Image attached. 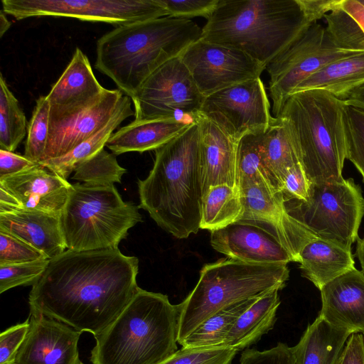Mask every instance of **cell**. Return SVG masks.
<instances>
[{
  "label": "cell",
  "mask_w": 364,
  "mask_h": 364,
  "mask_svg": "<svg viewBox=\"0 0 364 364\" xmlns=\"http://www.w3.org/2000/svg\"><path fill=\"white\" fill-rule=\"evenodd\" d=\"M139 259L119 248L65 250L50 259L29 294L30 311L94 337L119 316L138 291Z\"/></svg>",
  "instance_id": "cell-1"
},
{
  "label": "cell",
  "mask_w": 364,
  "mask_h": 364,
  "mask_svg": "<svg viewBox=\"0 0 364 364\" xmlns=\"http://www.w3.org/2000/svg\"><path fill=\"white\" fill-rule=\"evenodd\" d=\"M198 123L155 150L148 176L138 180L140 203L163 230L184 239L200 229L203 187Z\"/></svg>",
  "instance_id": "cell-2"
},
{
  "label": "cell",
  "mask_w": 364,
  "mask_h": 364,
  "mask_svg": "<svg viewBox=\"0 0 364 364\" xmlns=\"http://www.w3.org/2000/svg\"><path fill=\"white\" fill-rule=\"evenodd\" d=\"M201 36L192 20L169 16L117 26L98 39L95 67L132 98L157 68Z\"/></svg>",
  "instance_id": "cell-3"
},
{
  "label": "cell",
  "mask_w": 364,
  "mask_h": 364,
  "mask_svg": "<svg viewBox=\"0 0 364 364\" xmlns=\"http://www.w3.org/2000/svg\"><path fill=\"white\" fill-rule=\"evenodd\" d=\"M314 23L300 0H219L201 38L241 50L266 68Z\"/></svg>",
  "instance_id": "cell-4"
},
{
  "label": "cell",
  "mask_w": 364,
  "mask_h": 364,
  "mask_svg": "<svg viewBox=\"0 0 364 364\" xmlns=\"http://www.w3.org/2000/svg\"><path fill=\"white\" fill-rule=\"evenodd\" d=\"M179 304L139 288L119 316L95 336L92 364H159L177 350Z\"/></svg>",
  "instance_id": "cell-5"
},
{
  "label": "cell",
  "mask_w": 364,
  "mask_h": 364,
  "mask_svg": "<svg viewBox=\"0 0 364 364\" xmlns=\"http://www.w3.org/2000/svg\"><path fill=\"white\" fill-rule=\"evenodd\" d=\"M344 101L322 90L291 93L277 118L311 183L341 181L346 158Z\"/></svg>",
  "instance_id": "cell-6"
},
{
  "label": "cell",
  "mask_w": 364,
  "mask_h": 364,
  "mask_svg": "<svg viewBox=\"0 0 364 364\" xmlns=\"http://www.w3.org/2000/svg\"><path fill=\"white\" fill-rule=\"evenodd\" d=\"M287 264H257L223 258L205 264L199 279L180 306L177 341L184 339L216 313L273 289L289 279Z\"/></svg>",
  "instance_id": "cell-7"
},
{
  "label": "cell",
  "mask_w": 364,
  "mask_h": 364,
  "mask_svg": "<svg viewBox=\"0 0 364 364\" xmlns=\"http://www.w3.org/2000/svg\"><path fill=\"white\" fill-rule=\"evenodd\" d=\"M60 220L66 248L84 252L118 248L142 217L114 185L77 183L71 184Z\"/></svg>",
  "instance_id": "cell-8"
},
{
  "label": "cell",
  "mask_w": 364,
  "mask_h": 364,
  "mask_svg": "<svg viewBox=\"0 0 364 364\" xmlns=\"http://www.w3.org/2000/svg\"><path fill=\"white\" fill-rule=\"evenodd\" d=\"M289 214L311 235L351 250L364 216L361 188L352 178L311 183L304 201L286 203Z\"/></svg>",
  "instance_id": "cell-9"
},
{
  "label": "cell",
  "mask_w": 364,
  "mask_h": 364,
  "mask_svg": "<svg viewBox=\"0 0 364 364\" xmlns=\"http://www.w3.org/2000/svg\"><path fill=\"white\" fill-rule=\"evenodd\" d=\"M1 4L16 20L66 17L120 26L168 16L157 0H2Z\"/></svg>",
  "instance_id": "cell-10"
},
{
  "label": "cell",
  "mask_w": 364,
  "mask_h": 364,
  "mask_svg": "<svg viewBox=\"0 0 364 364\" xmlns=\"http://www.w3.org/2000/svg\"><path fill=\"white\" fill-rule=\"evenodd\" d=\"M131 99L135 120L188 117L194 121L205 97L178 56L157 68Z\"/></svg>",
  "instance_id": "cell-11"
},
{
  "label": "cell",
  "mask_w": 364,
  "mask_h": 364,
  "mask_svg": "<svg viewBox=\"0 0 364 364\" xmlns=\"http://www.w3.org/2000/svg\"><path fill=\"white\" fill-rule=\"evenodd\" d=\"M358 52L337 48L317 22L267 66L272 113L277 117L288 97L311 75L326 65Z\"/></svg>",
  "instance_id": "cell-12"
},
{
  "label": "cell",
  "mask_w": 364,
  "mask_h": 364,
  "mask_svg": "<svg viewBox=\"0 0 364 364\" xmlns=\"http://www.w3.org/2000/svg\"><path fill=\"white\" fill-rule=\"evenodd\" d=\"M269 107L264 85L257 77L205 97L198 114L238 142L246 134L266 132L274 118Z\"/></svg>",
  "instance_id": "cell-13"
},
{
  "label": "cell",
  "mask_w": 364,
  "mask_h": 364,
  "mask_svg": "<svg viewBox=\"0 0 364 364\" xmlns=\"http://www.w3.org/2000/svg\"><path fill=\"white\" fill-rule=\"evenodd\" d=\"M180 58L205 97L236 84L260 77L266 68L241 50L202 38L189 46Z\"/></svg>",
  "instance_id": "cell-14"
},
{
  "label": "cell",
  "mask_w": 364,
  "mask_h": 364,
  "mask_svg": "<svg viewBox=\"0 0 364 364\" xmlns=\"http://www.w3.org/2000/svg\"><path fill=\"white\" fill-rule=\"evenodd\" d=\"M238 190L244 207L240 220L267 228L299 262L301 249L316 237L289 214L281 192L264 177L248 181Z\"/></svg>",
  "instance_id": "cell-15"
},
{
  "label": "cell",
  "mask_w": 364,
  "mask_h": 364,
  "mask_svg": "<svg viewBox=\"0 0 364 364\" xmlns=\"http://www.w3.org/2000/svg\"><path fill=\"white\" fill-rule=\"evenodd\" d=\"M29 329L14 364H80L78 341L82 332L30 311Z\"/></svg>",
  "instance_id": "cell-16"
},
{
  "label": "cell",
  "mask_w": 364,
  "mask_h": 364,
  "mask_svg": "<svg viewBox=\"0 0 364 364\" xmlns=\"http://www.w3.org/2000/svg\"><path fill=\"white\" fill-rule=\"evenodd\" d=\"M210 245L229 258L257 264L294 262L275 235L262 225L240 220L210 232Z\"/></svg>",
  "instance_id": "cell-17"
},
{
  "label": "cell",
  "mask_w": 364,
  "mask_h": 364,
  "mask_svg": "<svg viewBox=\"0 0 364 364\" xmlns=\"http://www.w3.org/2000/svg\"><path fill=\"white\" fill-rule=\"evenodd\" d=\"M123 97V92L119 89H105L87 107L68 117L50 121L43 161L64 155L100 131L118 110Z\"/></svg>",
  "instance_id": "cell-18"
},
{
  "label": "cell",
  "mask_w": 364,
  "mask_h": 364,
  "mask_svg": "<svg viewBox=\"0 0 364 364\" xmlns=\"http://www.w3.org/2000/svg\"><path fill=\"white\" fill-rule=\"evenodd\" d=\"M87 55L77 47L71 60L46 95L50 121L68 117L95 102L105 92Z\"/></svg>",
  "instance_id": "cell-19"
},
{
  "label": "cell",
  "mask_w": 364,
  "mask_h": 364,
  "mask_svg": "<svg viewBox=\"0 0 364 364\" xmlns=\"http://www.w3.org/2000/svg\"><path fill=\"white\" fill-rule=\"evenodd\" d=\"M71 184L46 167L37 164L0 178V187L14 196L23 209L60 215Z\"/></svg>",
  "instance_id": "cell-20"
},
{
  "label": "cell",
  "mask_w": 364,
  "mask_h": 364,
  "mask_svg": "<svg viewBox=\"0 0 364 364\" xmlns=\"http://www.w3.org/2000/svg\"><path fill=\"white\" fill-rule=\"evenodd\" d=\"M318 316L351 333L364 334V274L354 268L321 289Z\"/></svg>",
  "instance_id": "cell-21"
},
{
  "label": "cell",
  "mask_w": 364,
  "mask_h": 364,
  "mask_svg": "<svg viewBox=\"0 0 364 364\" xmlns=\"http://www.w3.org/2000/svg\"><path fill=\"white\" fill-rule=\"evenodd\" d=\"M200 127V160L203 196L210 187L228 185L236 188L237 142L216 124L198 114Z\"/></svg>",
  "instance_id": "cell-22"
},
{
  "label": "cell",
  "mask_w": 364,
  "mask_h": 364,
  "mask_svg": "<svg viewBox=\"0 0 364 364\" xmlns=\"http://www.w3.org/2000/svg\"><path fill=\"white\" fill-rule=\"evenodd\" d=\"M0 230L26 242L49 259L66 248L58 215L23 208L0 213Z\"/></svg>",
  "instance_id": "cell-23"
},
{
  "label": "cell",
  "mask_w": 364,
  "mask_h": 364,
  "mask_svg": "<svg viewBox=\"0 0 364 364\" xmlns=\"http://www.w3.org/2000/svg\"><path fill=\"white\" fill-rule=\"evenodd\" d=\"M192 122L174 118L134 119L114 132L105 146L116 156L156 150L186 130Z\"/></svg>",
  "instance_id": "cell-24"
},
{
  "label": "cell",
  "mask_w": 364,
  "mask_h": 364,
  "mask_svg": "<svg viewBox=\"0 0 364 364\" xmlns=\"http://www.w3.org/2000/svg\"><path fill=\"white\" fill-rule=\"evenodd\" d=\"M299 262L303 276L319 290L336 277L355 268L351 250L317 237H314L303 247Z\"/></svg>",
  "instance_id": "cell-25"
},
{
  "label": "cell",
  "mask_w": 364,
  "mask_h": 364,
  "mask_svg": "<svg viewBox=\"0 0 364 364\" xmlns=\"http://www.w3.org/2000/svg\"><path fill=\"white\" fill-rule=\"evenodd\" d=\"M279 291L276 289L262 295L247 308L228 331L223 346L243 350L272 330L281 303Z\"/></svg>",
  "instance_id": "cell-26"
},
{
  "label": "cell",
  "mask_w": 364,
  "mask_h": 364,
  "mask_svg": "<svg viewBox=\"0 0 364 364\" xmlns=\"http://www.w3.org/2000/svg\"><path fill=\"white\" fill-rule=\"evenodd\" d=\"M351 334L318 316L293 347L295 364H338Z\"/></svg>",
  "instance_id": "cell-27"
},
{
  "label": "cell",
  "mask_w": 364,
  "mask_h": 364,
  "mask_svg": "<svg viewBox=\"0 0 364 364\" xmlns=\"http://www.w3.org/2000/svg\"><path fill=\"white\" fill-rule=\"evenodd\" d=\"M363 83L364 52H362L326 65L305 79L293 92L322 90L344 101L352 90Z\"/></svg>",
  "instance_id": "cell-28"
},
{
  "label": "cell",
  "mask_w": 364,
  "mask_h": 364,
  "mask_svg": "<svg viewBox=\"0 0 364 364\" xmlns=\"http://www.w3.org/2000/svg\"><path fill=\"white\" fill-rule=\"evenodd\" d=\"M133 115L131 98L124 95L118 110L103 128L64 155L43 161L39 164L67 180L80 164L103 149L114 131L124 119Z\"/></svg>",
  "instance_id": "cell-29"
},
{
  "label": "cell",
  "mask_w": 364,
  "mask_h": 364,
  "mask_svg": "<svg viewBox=\"0 0 364 364\" xmlns=\"http://www.w3.org/2000/svg\"><path fill=\"white\" fill-rule=\"evenodd\" d=\"M260 154L270 181L279 191L287 171L299 162L284 125L276 117L262 135Z\"/></svg>",
  "instance_id": "cell-30"
},
{
  "label": "cell",
  "mask_w": 364,
  "mask_h": 364,
  "mask_svg": "<svg viewBox=\"0 0 364 364\" xmlns=\"http://www.w3.org/2000/svg\"><path fill=\"white\" fill-rule=\"evenodd\" d=\"M244 207L240 191L228 185L211 186L203 196L200 229L213 231L239 221Z\"/></svg>",
  "instance_id": "cell-31"
},
{
  "label": "cell",
  "mask_w": 364,
  "mask_h": 364,
  "mask_svg": "<svg viewBox=\"0 0 364 364\" xmlns=\"http://www.w3.org/2000/svg\"><path fill=\"white\" fill-rule=\"evenodd\" d=\"M262 295L241 301L216 313L198 326L184 339L181 346L184 348L223 346L226 335L232 324Z\"/></svg>",
  "instance_id": "cell-32"
},
{
  "label": "cell",
  "mask_w": 364,
  "mask_h": 364,
  "mask_svg": "<svg viewBox=\"0 0 364 364\" xmlns=\"http://www.w3.org/2000/svg\"><path fill=\"white\" fill-rule=\"evenodd\" d=\"M27 126L18 100L0 73V149L14 152L26 136Z\"/></svg>",
  "instance_id": "cell-33"
},
{
  "label": "cell",
  "mask_w": 364,
  "mask_h": 364,
  "mask_svg": "<svg viewBox=\"0 0 364 364\" xmlns=\"http://www.w3.org/2000/svg\"><path fill=\"white\" fill-rule=\"evenodd\" d=\"M341 1L323 16L327 23L325 27L326 33L337 48L364 52V32L358 23L342 9Z\"/></svg>",
  "instance_id": "cell-34"
},
{
  "label": "cell",
  "mask_w": 364,
  "mask_h": 364,
  "mask_svg": "<svg viewBox=\"0 0 364 364\" xmlns=\"http://www.w3.org/2000/svg\"><path fill=\"white\" fill-rule=\"evenodd\" d=\"M126 172L118 164L116 155L103 149L80 164L72 178L93 186H112L121 183Z\"/></svg>",
  "instance_id": "cell-35"
},
{
  "label": "cell",
  "mask_w": 364,
  "mask_h": 364,
  "mask_svg": "<svg viewBox=\"0 0 364 364\" xmlns=\"http://www.w3.org/2000/svg\"><path fill=\"white\" fill-rule=\"evenodd\" d=\"M264 133L246 134L237 144L236 188L237 189L247 182L261 177L268 179L272 183L262 163L260 154L261 141Z\"/></svg>",
  "instance_id": "cell-36"
},
{
  "label": "cell",
  "mask_w": 364,
  "mask_h": 364,
  "mask_svg": "<svg viewBox=\"0 0 364 364\" xmlns=\"http://www.w3.org/2000/svg\"><path fill=\"white\" fill-rule=\"evenodd\" d=\"M50 104L46 96L39 97L27 126L24 156L39 164L44 157L48 139Z\"/></svg>",
  "instance_id": "cell-37"
},
{
  "label": "cell",
  "mask_w": 364,
  "mask_h": 364,
  "mask_svg": "<svg viewBox=\"0 0 364 364\" xmlns=\"http://www.w3.org/2000/svg\"><path fill=\"white\" fill-rule=\"evenodd\" d=\"M343 121L346 158L354 164L364 182V109L344 102Z\"/></svg>",
  "instance_id": "cell-38"
},
{
  "label": "cell",
  "mask_w": 364,
  "mask_h": 364,
  "mask_svg": "<svg viewBox=\"0 0 364 364\" xmlns=\"http://www.w3.org/2000/svg\"><path fill=\"white\" fill-rule=\"evenodd\" d=\"M49 260L0 266V293L19 286L34 285L46 271Z\"/></svg>",
  "instance_id": "cell-39"
},
{
  "label": "cell",
  "mask_w": 364,
  "mask_h": 364,
  "mask_svg": "<svg viewBox=\"0 0 364 364\" xmlns=\"http://www.w3.org/2000/svg\"><path fill=\"white\" fill-rule=\"evenodd\" d=\"M237 351L232 348H184L159 364H232Z\"/></svg>",
  "instance_id": "cell-40"
},
{
  "label": "cell",
  "mask_w": 364,
  "mask_h": 364,
  "mask_svg": "<svg viewBox=\"0 0 364 364\" xmlns=\"http://www.w3.org/2000/svg\"><path fill=\"white\" fill-rule=\"evenodd\" d=\"M48 259L26 242L0 230V266Z\"/></svg>",
  "instance_id": "cell-41"
},
{
  "label": "cell",
  "mask_w": 364,
  "mask_h": 364,
  "mask_svg": "<svg viewBox=\"0 0 364 364\" xmlns=\"http://www.w3.org/2000/svg\"><path fill=\"white\" fill-rule=\"evenodd\" d=\"M240 364H295L294 348L282 342L262 351L248 348L242 352Z\"/></svg>",
  "instance_id": "cell-42"
},
{
  "label": "cell",
  "mask_w": 364,
  "mask_h": 364,
  "mask_svg": "<svg viewBox=\"0 0 364 364\" xmlns=\"http://www.w3.org/2000/svg\"><path fill=\"white\" fill-rule=\"evenodd\" d=\"M166 11L168 16L191 19L195 16L206 18L215 9L219 0H157Z\"/></svg>",
  "instance_id": "cell-43"
},
{
  "label": "cell",
  "mask_w": 364,
  "mask_h": 364,
  "mask_svg": "<svg viewBox=\"0 0 364 364\" xmlns=\"http://www.w3.org/2000/svg\"><path fill=\"white\" fill-rule=\"evenodd\" d=\"M311 182L299 163L289 168L284 175L279 191L285 203L304 201L309 196Z\"/></svg>",
  "instance_id": "cell-44"
},
{
  "label": "cell",
  "mask_w": 364,
  "mask_h": 364,
  "mask_svg": "<svg viewBox=\"0 0 364 364\" xmlns=\"http://www.w3.org/2000/svg\"><path fill=\"white\" fill-rule=\"evenodd\" d=\"M29 329L28 318L0 334V364H14L18 351Z\"/></svg>",
  "instance_id": "cell-45"
},
{
  "label": "cell",
  "mask_w": 364,
  "mask_h": 364,
  "mask_svg": "<svg viewBox=\"0 0 364 364\" xmlns=\"http://www.w3.org/2000/svg\"><path fill=\"white\" fill-rule=\"evenodd\" d=\"M37 164L24 155L0 149V178L20 173Z\"/></svg>",
  "instance_id": "cell-46"
},
{
  "label": "cell",
  "mask_w": 364,
  "mask_h": 364,
  "mask_svg": "<svg viewBox=\"0 0 364 364\" xmlns=\"http://www.w3.org/2000/svg\"><path fill=\"white\" fill-rule=\"evenodd\" d=\"M338 364H364V338L361 333H352L343 348Z\"/></svg>",
  "instance_id": "cell-47"
},
{
  "label": "cell",
  "mask_w": 364,
  "mask_h": 364,
  "mask_svg": "<svg viewBox=\"0 0 364 364\" xmlns=\"http://www.w3.org/2000/svg\"><path fill=\"white\" fill-rule=\"evenodd\" d=\"M309 18L314 21L323 17L337 6L341 0H300Z\"/></svg>",
  "instance_id": "cell-48"
},
{
  "label": "cell",
  "mask_w": 364,
  "mask_h": 364,
  "mask_svg": "<svg viewBox=\"0 0 364 364\" xmlns=\"http://www.w3.org/2000/svg\"><path fill=\"white\" fill-rule=\"evenodd\" d=\"M341 6L358 23L364 32V6L357 0H342Z\"/></svg>",
  "instance_id": "cell-49"
},
{
  "label": "cell",
  "mask_w": 364,
  "mask_h": 364,
  "mask_svg": "<svg viewBox=\"0 0 364 364\" xmlns=\"http://www.w3.org/2000/svg\"><path fill=\"white\" fill-rule=\"evenodd\" d=\"M23 208L18 200L8 191L0 187V213Z\"/></svg>",
  "instance_id": "cell-50"
},
{
  "label": "cell",
  "mask_w": 364,
  "mask_h": 364,
  "mask_svg": "<svg viewBox=\"0 0 364 364\" xmlns=\"http://www.w3.org/2000/svg\"><path fill=\"white\" fill-rule=\"evenodd\" d=\"M344 102L364 109V83L352 90Z\"/></svg>",
  "instance_id": "cell-51"
},
{
  "label": "cell",
  "mask_w": 364,
  "mask_h": 364,
  "mask_svg": "<svg viewBox=\"0 0 364 364\" xmlns=\"http://www.w3.org/2000/svg\"><path fill=\"white\" fill-rule=\"evenodd\" d=\"M355 255L360 262L361 272L364 274V237L358 239Z\"/></svg>",
  "instance_id": "cell-52"
},
{
  "label": "cell",
  "mask_w": 364,
  "mask_h": 364,
  "mask_svg": "<svg viewBox=\"0 0 364 364\" xmlns=\"http://www.w3.org/2000/svg\"><path fill=\"white\" fill-rule=\"evenodd\" d=\"M11 26V22L7 18L6 14L1 9L0 11V37L9 30Z\"/></svg>",
  "instance_id": "cell-53"
},
{
  "label": "cell",
  "mask_w": 364,
  "mask_h": 364,
  "mask_svg": "<svg viewBox=\"0 0 364 364\" xmlns=\"http://www.w3.org/2000/svg\"><path fill=\"white\" fill-rule=\"evenodd\" d=\"M360 4L364 6V0H357Z\"/></svg>",
  "instance_id": "cell-54"
},
{
  "label": "cell",
  "mask_w": 364,
  "mask_h": 364,
  "mask_svg": "<svg viewBox=\"0 0 364 364\" xmlns=\"http://www.w3.org/2000/svg\"><path fill=\"white\" fill-rule=\"evenodd\" d=\"M80 364H84L82 362Z\"/></svg>",
  "instance_id": "cell-55"
},
{
  "label": "cell",
  "mask_w": 364,
  "mask_h": 364,
  "mask_svg": "<svg viewBox=\"0 0 364 364\" xmlns=\"http://www.w3.org/2000/svg\"><path fill=\"white\" fill-rule=\"evenodd\" d=\"M363 338H364V334H363Z\"/></svg>",
  "instance_id": "cell-56"
}]
</instances>
